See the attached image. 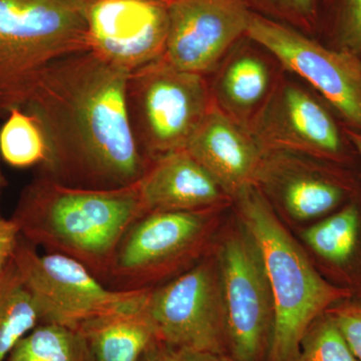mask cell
<instances>
[{"mask_svg":"<svg viewBox=\"0 0 361 361\" xmlns=\"http://www.w3.org/2000/svg\"><path fill=\"white\" fill-rule=\"evenodd\" d=\"M130 73L92 51L51 63L25 106L39 121L49 160L39 173L66 186H134L152 163L130 128L126 87Z\"/></svg>","mask_w":361,"mask_h":361,"instance_id":"obj_1","label":"cell"},{"mask_svg":"<svg viewBox=\"0 0 361 361\" xmlns=\"http://www.w3.org/2000/svg\"><path fill=\"white\" fill-rule=\"evenodd\" d=\"M145 214L137 183L82 189L39 173L21 193L13 219L28 243L75 259L106 283L121 240Z\"/></svg>","mask_w":361,"mask_h":361,"instance_id":"obj_2","label":"cell"},{"mask_svg":"<svg viewBox=\"0 0 361 361\" xmlns=\"http://www.w3.org/2000/svg\"><path fill=\"white\" fill-rule=\"evenodd\" d=\"M234 200L241 226L262 258L274 303V329L266 361H295L311 324L343 301L348 291L316 271L258 186L246 188Z\"/></svg>","mask_w":361,"mask_h":361,"instance_id":"obj_3","label":"cell"},{"mask_svg":"<svg viewBox=\"0 0 361 361\" xmlns=\"http://www.w3.org/2000/svg\"><path fill=\"white\" fill-rule=\"evenodd\" d=\"M90 0H0V113L25 108L54 61L90 51Z\"/></svg>","mask_w":361,"mask_h":361,"instance_id":"obj_4","label":"cell"},{"mask_svg":"<svg viewBox=\"0 0 361 361\" xmlns=\"http://www.w3.org/2000/svg\"><path fill=\"white\" fill-rule=\"evenodd\" d=\"M126 101L135 142L151 161L186 149L214 103L205 75L179 70L164 56L130 73Z\"/></svg>","mask_w":361,"mask_h":361,"instance_id":"obj_5","label":"cell"},{"mask_svg":"<svg viewBox=\"0 0 361 361\" xmlns=\"http://www.w3.org/2000/svg\"><path fill=\"white\" fill-rule=\"evenodd\" d=\"M213 220V210L145 214L121 240L106 283L118 290H137L177 276L196 264Z\"/></svg>","mask_w":361,"mask_h":361,"instance_id":"obj_6","label":"cell"},{"mask_svg":"<svg viewBox=\"0 0 361 361\" xmlns=\"http://www.w3.org/2000/svg\"><path fill=\"white\" fill-rule=\"evenodd\" d=\"M228 357L266 361L274 329V303L262 258L244 228L229 235L218 250Z\"/></svg>","mask_w":361,"mask_h":361,"instance_id":"obj_7","label":"cell"},{"mask_svg":"<svg viewBox=\"0 0 361 361\" xmlns=\"http://www.w3.org/2000/svg\"><path fill=\"white\" fill-rule=\"evenodd\" d=\"M11 260L37 304L42 323L78 329L92 318L133 302L148 289L111 288L75 259L54 252L39 253L21 237Z\"/></svg>","mask_w":361,"mask_h":361,"instance_id":"obj_8","label":"cell"},{"mask_svg":"<svg viewBox=\"0 0 361 361\" xmlns=\"http://www.w3.org/2000/svg\"><path fill=\"white\" fill-rule=\"evenodd\" d=\"M147 305L159 341L175 349L227 356L224 308L216 259H202L152 287Z\"/></svg>","mask_w":361,"mask_h":361,"instance_id":"obj_9","label":"cell"},{"mask_svg":"<svg viewBox=\"0 0 361 361\" xmlns=\"http://www.w3.org/2000/svg\"><path fill=\"white\" fill-rule=\"evenodd\" d=\"M247 39L270 52L286 70L314 87L351 130L361 132V59L330 49L308 35L253 13Z\"/></svg>","mask_w":361,"mask_h":361,"instance_id":"obj_10","label":"cell"},{"mask_svg":"<svg viewBox=\"0 0 361 361\" xmlns=\"http://www.w3.org/2000/svg\"><path fill=\"white\" fill-rule=\"evenodd\" d=\"M164 59L179 70L205 75L246 37L254 11L246 0H171Z\"/></svg>","mask_w":361,"mask_h":361,"instance_id":"obj_11","label":"cell"},{"mask_svg":"<svg viewBox=\"0 0 361 361\" xmlns=\"http://www.w3.org/2000/svg\"><path fill=\"white\" fill-rule=\"evenodd\" d=\"M90 51L132 73L163 58L167 44V4L153 0H90Z\"/></svg>","mask_w":361,"mask_h":361,"instance_id":"obj_12","label":"cell"},{"mask_svg":"<svg viewBox=\"0 0 361 361\" xmlns=\"http://www.w3.org/2000/svg\"><path fill=\"white\" fill-rule=\"evenodd\" d=\"M249 130L265 153L336 160L343 151L338 126L329 111L293 84L280 85L270 94Z\"/></svg>","mask_w":361,"mask_h":361,"instance_id":"obj_13","label":"cell"},{"mask_svg":"<svg viewBox=\"0 0 361 361\" xmlns=\"http://www.w3.org/2000/svg\"><path fill=\"white\" fill-rule=\"evenodd\" d=\"M186 149L234 199L246 188L258 186L265 151L247 126L214 102L188 142Z\"/></svg>","mask_w":361,"mask_h":361,"instance_id":"obj_14","label":"cell"},{"mask_svg":"<svg viewBox=\"0 0 361 361\" xmlns=\"http://www.w3.org/2000/svg\"><path fill=\"white\" fill-rule=\"evenodd\" d=\"M137 189L146 214L213 210L227 197L187 149L152 161Z\"/></svg>","mask_w":361,"mask_h":361,"instance_id":"obj_15","label":"cell"},{"mask_svg":"<svg viewBox=\"0 0 361 361\" xmlns=\"http://www.w3.org/2000/svg\"><path fill=\"white\" fill-rule=\"evenodd\" d=\"M149 289L133 302L78 327L92 361H142L161 342L147 305Z\"/></svg>","mask_w":361,"mask_h":361,"instance_id":"obj_16","label":"cell"},{"mask_svg":"<svg viewBox=\"0 0 361 361\" xmlns=\"http://www.w3.org/2000/svg\"><path fill=\"white\" fill-rule=\"evenodd\" d=\"M274 184L285 210L293 219L322 217L341 204L343 191L338 185L304 168L288 153L268 152L260 183Z\"/></svg>","mask_w":361,"mask_h":361,"instance_id":"obj_17","label":"cell"},{"mask_svg":"<svg viewBox=\"0 0 361 361\" xmlns=\"http://www.w3.org/2000/svg\"><path fill=\"white\" fill-rule=\"evenodd\" d=\"M269 85V70L264 61L253 54H243L232 59L221 71L214 87L213 99L223 111L243 123L242 118L265 101Z\"/></svg>","mask_w":361,"mask_h":361,"instance_id":"obj_18","label":"cell"},{"mask_svg":"<svg viewBox=\"0 0 361 361\" xmlns=\"http://www.w3.org/2000/svg\"><path fill=\"white\" fill-rule=\"evenodd\" d=\"M40 323L37 304L11 260L0 272V361Z\"/></svg>","mask_w":361,"mask_h":361,"instance_id":"obj_19","label":"cell"},{"mask_svg":"<svg viewBox=\"0 0 361 361\" xmlns=\"http://www.w3.org/2000/svg\"><path fill=\"white\" fill-rule=\"evenodd\" d=\"M0 158L13 168H44L49 147L37 116L25 109L14 108L0 128Z\"/></svg>","mask_w":361,"mask_h":361,"instance_id":"obj_20","label":"cell"},{"mask_svg":"<svg viewBox=\"0 0 361 361\" xmlns=\"http://www.w3.org/2000/svg\"><path fill=\"white\" fill-rule=\"evenodd\" d=\"M6 361H92L78 329L40 323L11 350Z\"/></svg>","mask_w":361,"mask_h":361,"instance_id":"obj_21","label":"cell"},{"mask_svg":"<svg viewBox=\"0 0 361 361\" xmlns=\"http://www.w3.org/2000/svg\"><path fill=\"white\" fill-rule=\"evenodd\" d=\"M358 230L360 213L355 205H349L307 228L303 239L320 257L344 264L355 250Z\"/></svg>","mask_w":361,"mask_h":361,"instance_id":"obj_22","label":"cell"},{"mask_svg":"<svg viewBox=\"0 0 361 361\" xmlns=\"http://www.w3.org/2000/svg\"><path fill=\"white\" fill-rule=\"evenodd\" d=\"M295 361L358 360L326 311L306 331Z\"/></svg>","mask_w":361,"mask_h":361,"instance_id":"obj_23","label":"cell"},{"mask_svg":"<svg viewBox=\"0 0 361 361\" xmlns=\"http://www.w3.org/2000/svg\"><path fill=\"white\" fill-rule=\"evenodd\" d=\"M323 20L336 49L360 56L361 0H323Z\"/></svg>","mask_w":361,"mask_h":361,"instance_id":"obj_24","label":"cell"},{"mask_svg":"<svg viewBox=\"0 0 361 361\" xmlns=\"http://www.w3.org/2000/svg\"><path fill=\"white\" fill-rule=\"evenodd\" d=\"M254 13L307 35L319 27L323 0H246Z\"/></svg>","mask_w":361,"mask_h":361,"instance_id":"obj_25","label":"cell"},{"mask_svg":"<svg viewBox=\"0 0 361 361\" xmlns=\"http://www.w3.org/2000/svg\"><path fill=\"white\" fill-rule=\"evenodd\" d=\"M356 360L361 361V300L336 304L327 310Z\"/></svg>","mask_w":361,"mask_h":361,"instance_id":"obj_26","label":"cell"},{"mask_svg":"<svg viewBox=\"0 0 361 361\" xmlns=\"http://www.w3.org/2000/svg\"><path fill=\"white\" fill-rule=\"evenodd\" d=\"M18 225L11 219L0 215V272L11 262L20 240Z\"/></svg>","mask_w":361,"mask_h":361,"instance_id":"obj_27","label":"cell"},{"mask_svg":"<svg viewBox=\"0 0 361 361\" xmlns=\"http://www.w3.org/2000/svg\"><path fill=\"white\" fill-rule=\"evenodd\" d=\"M176 361H226V356L193 350V349H175Z\"/></svg>","mask_w":361,"mask_h":361,"instance_id":"obj_28","label":"cell"},{"mask_svg":"<svg viewBox=\"0 0 361 361\" xmlns=\"http://www.w3.org/2000/svg\"><path fill=\"white\" fill-rule=\"evenodd\" d=\"M142 361H176L175 348L163 342H158L149 349Z\"/></svg>","mask_w":361,"mask_h":361,"instance_id":"obj_29","label":"cell"},{"mask_svg":"<svg viewBox=\"0 0 361 361\" xmlns=\"http://www.w3.org/2000/svg\"><path fill=\"white\" fill-rule=\"evenodd\" d=\"M346 135H348L349 141L353 142V146L355 147L356 151H357L358 155H360L361 159V132L348 129L346 130Z\"/></svg>","mask_w":361,"mask_h":361,"instance_id":"obj_30","label":"cell"},{"mask_svg":"<svg viewBox=\"0 0 361 361\" xmlns=\"http://www.w3.org/2000/svg\"><path fill=\"white\" fill-rule=\"evenodd\" d=\"M6 186V180L4 177V172H2L1 167H0V203H1V197L4 194V188ZM1 215V214H0Z\"/></svg>","mask_w":361,"mask_h":361,"instance_id":"obj_31","label":"cell"},{"mask_svg":"<svg viewBox=\"0 0 361 361\" xmlns=\"http://www.w3.org/2000/svg\"><path fill=\"white\" fill-rule=\"evenodd\" d=\"M153 1L164 2V4H168L171 0H153Z\"/></svg>","mask_w":361,"mask_h":361,"instance_id":"obj_32","label":"cell"},{"mask_svg":"<svg viewBox=\"0 0 361 361\" xmlns=\"http://www.w3.org/2000/svg\"><path fill=\"white\" fill-rule=\"evenodd\" d=\"M226 361H235L233 360L232 358L228 357V356H226Z\"/></svg>","mask_w":361,"mask_h":361,"instance_id":"obj_33","label":"cell"}]
</instances>
